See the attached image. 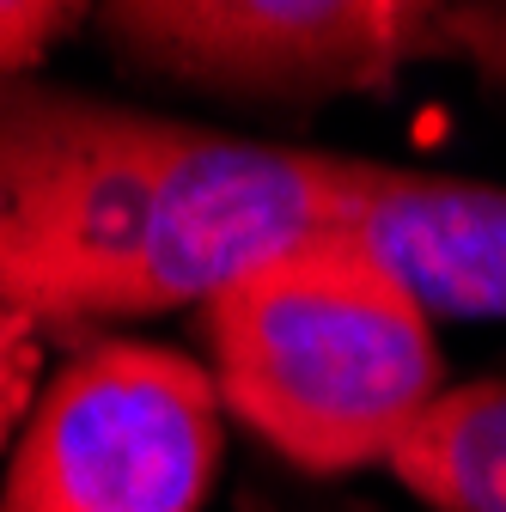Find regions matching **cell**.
I'll use <instances>...</instances> for the list:
<instances>
[{"mask_svg": "<svg viewBox=\"0 0 506 512\" xmlns=\"http://www.w3.org/2000/svg\"><path fill=\"white\" fill-rule=\"evenodd\" d=\"M342 226V159L0 80V293L31 324L208 305Z\"/></svg>", "mask_w": 506, "mask_h": 512, "instance_id": "6da1fadb", "label": "cell"}, {"mask_svg": "<svg viewBox=\"0 0 506 512\" xmlns=\"http://www.w3.org/2000/svg\"><path fill=\"white\" fill-rule=\"evenodd\" d=\"M220 409L299 470L391 464L439 403L427 311L342 226L305 232L202 305Z\"/></svg>", "mask_w": 506, "mask_h": 512, "instance_id": "7a4b0ae2", "label": "cell"}, {"mask_svg": "<svg viewBox=\"0 0 506 512\" xmlns=\"http://www.w3.org/2000/svg\"><path fill=\"white\" fill-rule=\"evenodd\" d=\"M214 464V372L171 348L98 342L31 409L0 512H196Z\"/></svg>", "mask_w": 506, "mask_h": 512, "instance_id": "3957f363", "label": "cell"}, {"mask_svg": "<svg viewBox=\"0 0 506 512\" xmlns=\"http://www.w3.org/2000/svg\"><path fill=\"white\" fill-rule=\"evenodd\" d=\"M98 25L135 68L214 92H354L452 55L446 7L409 0H147L104 7Z\"/></svg>", "mask_w": 506, "mask_h": 512, "instance_id": "277c9868", "label": "cell"}, {"mask_svg": "<svg viewBox=\"0 0 506 512\" xmlns=\"http://www.w3.org/2000/svg\"><path fill=\"white\" fill-rule=\"evenodd\" d=\"M342 232H354L421 311L506 317V189L342 159Z\"/></svg>", "mask_w": 506, "mask_h": 512, "instance_id": "5b68a950", "label": "cell"}, {"mask_svg": "<svg viewBox=\"0 0 506 512\" xmlns=\"http://www.w3.org/2000/svg\"><path fill=\"white\" fill-rule=\"evenodd\" d=\"M391 470L439 512H506V378L439 391Z\"/></svg>", "mask_w": 506, "mask_h": 512, "instance_id": "8992f818", "label": "cell"}, {"mask_svg": "<svg viewBox=\"0 0 506 512\" xmlns=\"http://www.w3.org/2000/svg\"><path fill=\"white\" fill-rule=\"evenodd\" d=\"M31 378H37V324L0 293V445L31 409Z\"/></svg>", "mask_w": 506, "mask_h": 512, "instance_id": "52a82bcc", "label": "cell"}, {"mask_svg": "<svg viewBox=\"0 0 506 512\" xmlns=\"http://www.w3.org/2000/svg\"><path fill=\"white\" fill-rule=\"evenodd\" d=\"M74 19H80L74 7H19V0H0V80L43 61V49Z\"/></svg>", "mask_w": 506, "mask_h": 512, "instance_id": "ba28073f", "label": "cell"}, {"mask_svg": "<svg viewBox=\"0 0 506 512\" xmlns=\"http://www.w3.org/2000/svg\"><path fill=\"white\" fill-rule=\"evenodd\" d=\"M452 55L506 92V7H446Z\"/></svg>", "mask_w": 506, "mask_h": 512, "instance_id": "9c48e42d", "label": "cell"}]
</instances>
